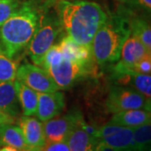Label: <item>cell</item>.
Listing matches in <instances>:
<instances>
[{
  "instance_id": "cell-1",
  "label": "cell",
  "mask_w": 151,
  "mask_h": 151,
  "mask_svg": "<svg viewBox=\"0 0 151 151\" xmlns=\"http://www.w3.org/2000/svg\"><path fill=\"white\" fill-rule=\"evenodd\" d=\"M56 10L66 36L85 46H91L97 29L108 19L101 5L91 1L58 0Z\"/></svg>"
},
{
  "instance_id": "cell-2",
  "label": "cell",
  "mask_w": 151,
  "mask_h": 151,
  "mask_svg": "<svg viewBox=\"0 0 151 151\" xmlns=\"http://www.w3.org/2000/svg\"><path fill=\"white\" fill-rule=\"evenodd\" d=\"M40 13L32 2L22 4L19 9L0 26V50L9 58L27 46L36 32Z\"/></svg>"
},
{
  "instance_id": "cell-3",
  "label": "cell",
  "mask_w": 151,
  "mask_h": 151,
  "mask_svg": "<svg viewBox=\"0 0 151 151\" xmlns=\"http://www.w3.org/2000/svg\"><path fill=\"white\" fill-rule=\"evenodd\" d=\"M129 35L128 19L119 15L108 17L92 40L91 49L93 59L100 65L118 61L123 45Z\"/></svg>"
},
{
  "instance_id": "cell-4",
  "label": "cell",
  "mask_w": 151,
  "mask_h": 151,
  "mask_svg": "<svg viewBox=\"0 0 151 151\" xmlns=\"http://www.w3.org/2000/svg\"><path fill=\"white\" fill-rule=\"evenodd\" d=\"M60 29L61 27L57 18H40L37 30L28 45V53L35 65L40 66L44 55L54 45Z\"/></svg>"
},
{
  "instance_id": "cell-5",
  "label": "cell",
  "mask_w": 151,
  "mask_h": 151,
  "mask_svg": "<svg viewBox=\"0 0 151 151\" xmlns=\"http://www.w3.org/2000/svg\"><path fill=\"white\" fill-rule=\"evenodd\" d=\"M108 112L119 113L132 109H146L150 111V99L134 88L125 86L111 87L106 101Z\"/></svg>"
},
{
  "instance_id": "cell-6",
  "label": "cell",
  "mask_w": 151,
  "mask_h": 151,
  "mask_svg": "<svg viewBox=\"0 0 151 151\" xmlns=\"http://www.w3.org/2000/svg\"><path fill=\"white\" fill-rule=\"evenodd\" d=\"M84 118L79 110H71L61 117H55L43 122L45 142L66 140L70 133Z\"/></svg>"
},
{
  "instance_id": "cell-7",
  "label": "cell",
  "mask_w": 151,
  "mask_h": 151,
  "mask_svg": "<svg viewBox=\"0 0 151 151\" xmlns=\"http://www.w3.org/2000/svg\"><path fill=\"white\" fill-rule=\"evenodd\" d=\"M90 69V65L64 56L57 65L50 66L46 71L60 89H67Z\"/></svg>"
},
{
  "instance_id": "cell-8",
  "label": "cell",
  "mask_w": 151,
  "mask_h": 151,
  "mask_svg": "<svg viewBox=\"0 0 151 151\" xmlns=\"http://www.w3.org/2000/svg\"><path fill=\"white\" fill-rule=\"evenodd\" d=\"M16 79L37 92H53L60 90L46 70L29 63L18 67Z\"/></svg>"
},
{
  "instance_id": "cell-9",
  "label": "cell",
  "mask_w": 151,
  "mask_h": 151,
  "mask_svg": "<svg viewBox=\"0 0 151 151\" xmlns=\"http://www.w3.org/2000/svg\"><path fill=\"white\" fill-rule=\"evenodd\" d=\"M97 139L98 142H103L117 151H135L132 128L108 123L98 129Z\"/></svg>"
},
{
  "instance_id": "cell-10",
  "label": "cell",
  "mask_w": 151,
  "mask_h": 151,
  "mask_svg": "<svg viewBox=\"0 0 151 151\" xmlns=\"http://www.w3.org/2000/svg\"><path fill=\"white\" fill-rule=\"evenodd\" d=\"M115 83L134 88L149 99L151 97V76L141 74L117 63L113 66Z\"/></svg>"
},
{
  "instance_id": "cell-11",
  "label": "cell",
  "mask_w": 151,
  "mask_h": 151,
  "mask_svg": "<svg viewBox=\"0 0 151 151\" xmlns=\"http://www.w3.org/2000/svg\"><path fill=\"white\" fill-rule=\"evenodd\" d=\"M38 105L35 115L37 119L45 122L59 116L65 108V96L62 92H37Z\"/></svg>"
},
{
  "instance_id": "cell-12",
  "label": "cell",
  "mask_w": 151,
  "mask_h": 151,
  "mask_svg": "<svg viewBox=\"0 0 151 151\" xmlns=\"http://www.w3.org/2000/svg\"><path fill=\"white\" fill-rule=\"evenodd\" d=\"M29 150L36 151L45 144L43 123L31 116H23L19 126Z\"/></svg>"
},
{
  "instance_id": "cell-13",
  "label": "cell",
  "mask_w": 151,
  "mask_h": 151,
  "mask_svg": "<svg viewBox=\"0 0 151 151\" xmlns=\"http://www.w3.org/2000/svg\"><path fill=\"white\" fill-rule=\"evenodd\" d=\"M147 55H151L150 51L146 49L138 38L130 35L123 45L119 57L120 60L118 63L132 70V67L139 60Z\"/></svg>"
},
{
  "instance_id": "cell-14",
  "label": "cell",
  "mask_w": 151,
  "mask_h": 151,
  "mask_svg": "<svg viewBox=\"0 0 151 151\" xmlns=\"http://www.w3.org/2000/svg\"><path fill=\"white\" fill-rule=\"evenodd\" d=\"M150 121V111L146 109H132L114 113L109 124L134 129L149 124Z\"/></svg>"
},
{
  "instance_id": "cell-15",
  "label": "cell",
  "mask_w": 151,
  "mask_h": 151,
  "mask_svg": "<svg viewBox=\"0 0 151 151\" xmlns=\"http://www.w3.org/2000/svg\"><path fill=\"white\" fill-rule=\"evenodd\" d=\"M0 112L13 118L19 114L20 105L14 81L0 82Z\"/></svg>"
},
{
  "instance_id": "cell-16",
  "label": "cell",
  "mask_w": 151,
  "mask_h": 151,
  "mask_svg": "<svg viewBox=\"0 0 151 151\" xmlns=\"http://www.w3.org/2000/svg\"><path fill=\"white\" fill-rule=\"evenodd\" d=\"M81 122L72 129L66 139L69 150L70 151H94L98 140L84 131L81 128Z\"/></svg>"
},
{
  "instance_id": "cell-17",
  "label": "cell",
  "mask_w": 151,
  "mask_h": 151,
  "mask_svg": "<svg viewBox=\"0 0 151 151\" xmlns=\"http://www.w3.org/2000/svg\"><path fill=\"white\" fill-rule=\"evenodd\" d=\"M14 87L24 116H33L36 113L38 105L37 92L34 91L23 82L15 79Z\"/></svg>"
},
{
  "instance_id": "cell-18",
  "label": "cell",
  "mask_w": 151,
  "mask_h": 151,
  "mask_svg": "<svg viewBox=\"0 0 151 151\" xmlns=\"http://www.w3.org/2000/svg\"><path fill=\"white\" fill-rule=\"evenodd\" d=\"M59 44L64 56L82 62L84 64L91 65L92 60L93 59L91 46L79 45L68 36L63 38Z\"/></svg>"
},
{
  "instance_id": "cell-19",
  "label": "cell",
  "mask_w": 151,
  "mask_h": 151,
  "mask_svg": "<svg viewBox=\"0 0 151 151\" xmlns=\"http://www.w3.org/2000/svg\"><path fill=\"white\" fill-rule=\"evenodd\" d=\"M0 145L12 146L18 150H29L20 128L12 124H4L0 127Z\"/></svg>"
},
{
  "instance_id": "cell-20",
  "label": "cell",
  "mask_w": 151,
  "mask_h": 151,
  "mask_svg": "<svg viewBox=\"0 0 151 151\" xmlns=\"http://www.w3.org/2000/svg\"><path fill=\"white\" fill-rule=\"evenodd\" d=\"M130 35L138 38L146 49L151 52V29L150 24L145 19L135 18L129 20Z\"/></svg>"
},
{
  "instance_id": "cell-21",
  "label": "cell",
  "mask_w": 151,
  "mask_h": 151,
  "mask_svg": "<svg viewBox=\"0 0 151 151\" xmlns=\"http://www.w3.org/2000/svg\"><path fill=\"white\" fill-rule=\"evenodd\" d=\"M135 151H150L151 124H144L134 128Z\"/></svg>"
},
{
  "instance_id": "cell-22",
  "label": "cell",
  "mask_w": 151,
  "mask_h": 151,
  "mask_svg": "<svg viewBox=\"0 0 151 151\" xmlns=\"http://www.w3.org/2000/svg\"><path fill=\"white\" fill-rule=\"evenodd\" d=\"M18 67L17 62L0 50V82L14 81Z\"/></svg>"
},
{
  "instance_id": "cell-23",
  "label": "cell",
  "mask_w": 151,
  "mask_h": 151,
  "mask_svg": "<svg viewBox=\"0 0 151 151\" xmlns=\"http://www.w3.org/2000/svg\"><path fill=\"white\" fill-rule=\"evenodd\" d=\"M63 58L64 54L62 52L60 44L53 45L44 55L41 65L40 67L43 68L44 70H46L50 66L57 65L63 60Z\"/></svg>"
},
{
  "instance_id": "cell-24",
  "label": "cell",
  "mask_w": 151,
  "mask_h": 151,
  "mask_svg": "<svg viewBox=\"0 0 151 151\" xmlns=\"http://www.w3.org/2000/svg\"><path fill=\"white\" fill-rule=\"evenodd\" d=\"M20 5L19 0H0V26L19 9Z\"/></svg>"
},
{
  "instance_id": "cell-25",
  "label": "cell",
  "mask_w": 151,
  "mask_h": 151,
  "mask_svg": "<svg viewBox=\"0 0 151 151\" xmlns=\"http://www.w3.org/2000/svg\"><path fill=\"white\" fill-rule=\"evenodd\" d=\"M132 70L135 72L141 74H148L150 75L151 72V55H147L143 59L139 60L133 67Z\"/></svg>"
},
{
  "instance_id": "cell-26",
  "label": "cell",
  "mask_w": 151,
  "mask_h": 151,
  "mask_svg": "<svg viewBox=\"0 0 151 151\" xmlns=\"http://www.w3.org/2000/svg\"><path fill=\"white\" fill-rule=\"evenodd\" d=\"M36 151H70L66 140L59 142H45L40 149Z\"/></svg>"
},
{
  "instance_id": "cell-27",
  "label": "cell",
  "mask_w": 151,
  "mask_h": 151,
  "mask_svg": "<svg viewBox=\"0 0 151 151\" xmlns=\"http://www.w3.org/2000/svg\"><path fill=\"white\" fill-rule=\"evenodd\" d=\"M126 3H129L136 8L145 9L147 12H150L151 0H127Z\"/></svg>"
},
{
  "instance_id": "cell-28",
  "label": "cell",
  "mask_w": 151,
  "mask_h": 151,
  "mask_svg": "<svg viewBox=\"0 0 151 151\" xmlns=\"http://www.w3.org/2000/svg\"><path fill=\"white\" fill-rule=\"evenodd\" d=\"M94 151H117L113 147L109 146L103 142H98Z\"/></svg>"
},
{
  "instance_id": "cell-29",
  "label": "cell",
  "mask_w": 151,
  "mask_h": 151,
  "mask_svg": "<svg viewBox=\"0 0 151 151\" xmlns=\"http://www.w3.org/2000/svg\"><path fill=\"white\" fill-rule=\"evenodd\" d=\"M0 122H2L4 124H12L14 122V118L0 112Z\"/></svg>"
},
{
  "instance_id": "cell-30",
  "label": "cell",
  "mask_w": 151,
  "mask_h": 151,
  "mask_svg": "<svg viewBox=\"0 0 151 151\" xmlns=\"http://www.w3.org/2000/svg\"><path fill=\"white\" fill-rule=\"evenodd\" d=\"M0 151H19L17 149L15 148H14V147H12V146H4V147H3V148H1L0 149Z\"/></svg>"
},
{
  "instance_id": "cell-31",
  "label": "cell",
  "mask_w": 151,
  "mask_h": 151,
  "mask_svg": "<svg viewBox=\"0 0 151 151\" xmlns=\"http://www.w3.org/2000/svg\"><path fill=\"white\" fill-rule=\"evenodd\" d=\"M116 1L120 2V3H126V2H127V0H116Z\"/></svg>"
},
{
  "instance_id": "cell-32",
  "label": "cell",
  "mask_w": 151,
  "mask_h": 151,
  "mask_svg": "<svg viewBox=\"0 0 151 151\" xmlns=\"http://www.w3.org/2000/svg\"><path fill=\"white\" fill-rule=\"evenodd\" d=\"M2 124H4V123H2V122H0V127H1V125H2Z\"/></svg>"
},
{
  "instance_id": "cell-33",
  "label": "cell",
  "mask_w": 151,
  "mask_h": 151,
  "mask_svg": "<svg viewBox=\"0 0 151 151\" xmlns=\"http://www.w3.org/2000/svg\"><path fill=\"white\" fill-rule=\"evenodd\" d=\"M21 151H30V150H21Z\"/></svg>"
},
{
  "instance_id": "cell-34",
  "label": "cell",
  "mask_w": 151,
  "mask_h": 151,
  "mask_svg": "<svg viewBox=\"0 0 151 151\" xmlns=\"http://www.w3.org/2000/svg\"></svg>"
}]
</instances>
